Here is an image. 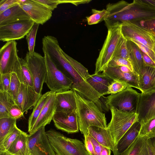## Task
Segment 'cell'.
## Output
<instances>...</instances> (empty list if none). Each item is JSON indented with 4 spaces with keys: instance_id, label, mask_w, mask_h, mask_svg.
I'll return each instance as SVG.
<instances>
[{
    "instance_id": "48",
    "label": "cell",
    "mask_w": 155,
    "mask_h": 155,
    "mask_svg": "<svg viewBox=\"0 0 155 155\" xmlns=\"http://www.w3.org/2000/svg\"><path fill=\"white\" fill-rule=\"evenodd\" d=\"M143 62L145 66L155 68V63L147 55L141 51Z\"/></svg>"
},
{
    "instance_id": "11",
    "label": "cell",
    "mask_w": 155,
    "mask_h": 155,
    "mask_svg": "<svg viewBox=\"0 0 155 155\" xmlns=\"http://www.w3.org/2000/svg\"><path fill=\"white\" fill-rule=\"evenodd\" d=\"M35 23L30 20L0 25V40L7 42L23 38Z\"/></svg>"
},
{
    "instance_id": "31",
    "label": "cell",
    "mask_w": 155,
    "mask_h": 155,
    "mask_svg": "<svg viewBox=\"0 0 155 155\" xmlns=\"http://www.w3.org/2000/svg\"><path fill=\"white\" fill-rule=\"evenodd\" d=\"M16 120L11 117L0 118V143L17 126Z\"/></svg>"
},
{
    "instance_id": "22",
    "label": "cell",
    "mask_w": 155,
    "mask_h": 155,
    "mask_svg": "<svg viewBox=\"0 0 155 155\" xmlns=\"http://www.w3.org/2000/svg\"><path fill=\"white\" fill-rule=\"evenodd\" d=\"M139 83L141 93L155 92V68L145 66L139 76Z\"/></svg>"
},
{
    "instance_id": "6",
    "label": "cell",
    "mask_w": 155,
    "mask_h": 155,
    "mask_svg": "<svg viewBox=\"0 0 155 155\" xmlns=\"http://www.w3.org/2000/svg\"><path fill=\"white\" fill-rule=\"evenodd\" d=\"M140 94L132 87H128L106 97L105 105L110 110L114 109L123 111L136 112Z\"/></svg>"
},
{
    "instance_id": "45",
    "label": "cell",
    "mask_w": 155,
    "mask_h": 155,
    "mask_svg": "<svg viewBox=\"0 0 155 155\" xmlns=\"http://www.w3.org/2000/svg\"><path fill=\"white\" fill-rule=\"evenodd\" d=\"M9 115L10 117L17 120L23 116L24 113L17 105L15 104L10 109Z\"/></svg>"
},
{
    "instance_id": "13",
    "label": "cell",
    "mask_w": 155,
    "mask_h": 155,
    "mask_svg": "<svg viewBox=\"0 0 155 155\" xmlns=\"http://www.w3.org/2000/svg\"><path fill=\"white\" fill-rule=\"evenodd\" d=\"M35 23L43 25L52 16V11L35 0H27L19 5Z\"/></svg>"
},
{
    "instance_id": "19",
    "label": "cell",
    "mask_w": 155,
    "mask_h": 155,
    "mask_svg": "<svg viewBox=\"0 0 155 155\" xmlns=\"http://www.w3.org/2000/svg\"><path fill=\"white\" fill-rule=\"evenodd\" d=\"M102 74L113 80L124 82L140 91L137 76L133 73L124 72L117 67H107Z\"/></svg>"
},
{
    "instance_id": "15",
    "label": "cell",
    "mask_w": 155,
    "mask_h": 155,
    "mask_svg": "<svg viewBox=\"0 0 155 155\" xmlns=\"http://www.w3.org/2000/svg\"><path fill=\"white\" fill-rule=\"evenodd\" d=\"M42 95L37 93L34 87L21 83L15 104L24 113L35 105Z\"/></svg>"
},
{
    "instance_id": "4",
    "label": "cell",
    "mask_w": 155,
    "mask_h": 155,
    "mask_svg": "<svg viewBox=\"0 0 155 155\" xmlns=\"http://www.w3.org/2000/svg\"><path fill=\"white\" fill-rule=\"evenodd\" d=\"M106 39L95 64L94 74L103 71L114 57L116 49L122 35L121 25L108 28Z\"/></svg>"
},
{
    "instance_id": "44",
    "label": "cell",
    "mask_w": 155,
    "mask_h": 155,
    "mask_svg": "<svg viewBox=\"0 0 155 155\" xmlns=\"http://www.w3.org/2000/svg\"><path fill=\"white\" fill-rule=\"evenodd\" d=\"M18 4L17 0H1L0 14L6 10Z\"/></svg>"
},
{
    "instance_id": "32",
    "label": "cell",
    "mask_w": 155,
    "mask_h": 155,
    "mask_svg": "<svg viewBox=\"0 0 155 155\" xmlns=\"http://www.w3.org/2000/svg\"><path fill=\"white\" fill-rule=\"evenodd\" d=\"M23 131L18 128L17 126L0 143V155L6 151L12 144L20 135Z\"/></svg>"
},
{
    "instance_id": "20",
    "label": "cell",
    "mask_w": 155,
    "mask_h": 155,
    "mask_svg": "<svg viewBox=\"0 0 155 155\" xmlns=\"http://www.w3.org/2000/svg\"><path fill=\"white\" fill-rule=\"evenodd\" d=\"M56 112H67L76 110V101L73 90H70L56 93Z\"/></svg>"
},
{
    "instance_id": "1",
    "label": "cell",
    "mask_w": 155,
    "mask_h": 155,
    "mask_svg": "<svg viewBox=\"0 0 155 155\" xmlns=\"http://www.w3.org/2000/svg\"><path fill=\"white\" fill-rule=\"evenodd\" d=\"M107 14L104 21L107 28L123 22L148 20L155 18V7L146 0H135L130 3L124 0L106 5Z\"/></svg>"
},
{
    "instance_id": "29",
    "label": "cell",
    "mask_w": 155,
    "mask_h": 155,
    "mask_svg": "<svg viewBox=\"0 0 155 155\" xmlns=\"http://www.w3.org/2000/svg\"><path fill=\"white\" fill-rule=\"evenodd\" d=\"M15 104V102L8 92L0 91V118L10 117V110Z\"/></svg>"
},
{
    "instance_id": "5",
    "label": "cell",
    "mask_w": 155,
    "mask_h": 155,
    "mask_svg": "<svg viewBox=\"0 0 155 155\" xmlns=\"http://www.w3.org/2000/svg\"><path fill=\"white\" fill-rule=\"evenodd\" d=\"M110 121L107 129L117 146L126 132L134 123L139 122L138 114L136 112H129L112 109Z\"/></svg>"
},
{
    "instance_id": "25",
    "label": "cell",
    "mask_w": 155,
    "mask_h": 155,
    "mask_svg": "<svg viewBox=\"0 0 155 155\" xmlns=\"http://www.w3.org/2000/svg\"><path fill=\"white\" fill-rule=\"evenodd\" d=\"M127 45L130 56L129 61L133 66L139 80V76L145 66L141 50L132 41L127 40Z\"/></svg>"
},
{
    "instance_id": "14",
    "label": "cell",
    "mask_w": 155,
    "mask_h": 155,
    "mask_svg": "<svg viewBox=\"0 0 155 155\" xmlns=\"http://www.w3.org/2000/svg\"><path fill=\"white\" fill-rule=\"evenodd\" d=\"M52 120L56 128L68 134L78 133L79 129L76 110L70 112H56Z\"/></svg>"
},
{
    "instance_id": "7",
    "label": "cell",
    "mask_w": 155,
    "mask_h": 155,
    "mask_svg": "<svg viewBox=\"0 0 155 155\" xmlns=\"http://www.w3.org/2000/svg\"><path fill=\"white\" fill-rule=\"evenodd\" d=\"M17 42L12 41L6 43L0 49V74L15 73L20 81L21 68L18 56Z\"/></svg>"
},
{
    "instance_id": "3",
    "label": "cell",
    "mask_w": 155,
    "mask_h": 155,
    "mask_svg": "<svg viewBox=\"0 0 155 155\" xmlns=\"http://www.w3.org/2000/svg\"><path fill=\"white\" fill-rule=\"evenodd\" d=\"M46 132L56 155H90L84 144L80 140L66 137L52 129Z\"/></svg>"
},
{
    "instance_id": "2",
    "label": "cell",
    "mask_w": 155,
    "mask_h": 155,
    "mask_svg": "<svg viewBox=\"0 0 155 155\" xmlns=\"http://www.w3.org/2000/svg\"><path fill=\"white\" fill-rule=\"evenodd\" d=\"M79 130L84 137L88 135V128L94 126L107 128L105 114L92 101L74 91Z\"/></svg>"
},
{
    "instance_id": "12",
    "label": "cell",
    "mask_w": 155,
    "mask_h": 155,
    "mask_svg": "<svg viewBox=\"0 0 155 155\" xmlns=\"http://www.w3.org/2000/svg\"><path fill=\"white\" fill-rule=\"evenodd\" d=\"M46 132L45 126H43L34 134L29 135V155H56Z\"/></svg>"
},
{
    "instance_id": "28",
    "label": "cell",
    "mask_w": 155,
    "mask_h": 155,
    "mask_svg": "<svg viewBox=\"0 0 155 155\" xmlns=\"http://www.w3.org/2000/svg\"><path fill=\"white\" fill-rule=\"evenodd\" d=\"M53 91H48L42 95L34 106L33 111L30 116L28 123V132L31 133L33 127L43 107Z\"/></svg>"
},
{
    "instance_id": "10",
    "label": "cell",
    "mask_w": 155,
    "mask_h": 155,
    "mask_svg": "<svg viewBox=\"0 0 155 155\" xmlns=\"http://www.w3.org/2000/svg\"><path fill=\"white\" fill-rule=\"evenodd\" d=\"M121 30L127 40H134L151 49L155 53V35L151 31L130 21L123 22Z\"/></svg>"
},
{
    "instance_id": "21",
    "label": "cell",
    "mask_w": 155,
    "mask_h": 155,
    "mask_svg": "<svg viewBox=\"0 0 155 155\" xmlns=\"http://www.w3.org/2000/svg\"><path fill=\"white\" fill-rule=\"evenodd\" d=\"M30 20L28 14L18 4L0 14V25Z\"/></svg>"
},
{
    "instance_id": "26",
    "label": "cell",
    "mask_w": 155,
    "mask_h": 155,
    "mask_svg": "<svg viewBox=\"0 0 155 155\" xmlns=\"http://www.w3.org/2000/svg\"><path fill=\"white\" fill-rule=\"evenodd\" d=\"M140 127L139 122L134 123L126 132L117 145V155L125 150L138 135Z\"/></svg>"
},
{
    "instance_id": "46",
    "label": "cell",
    "mask_w": 155,
    "mask_h": 155,
    "mask_svg": "<svg viewBox=\"0 0 155 155\" xmlns=\"http://www.w3.org/2000/svg\"><path fill=\"white\" fill-rule=\"evenodd\" d=\"M84 137V144L87 152L90 155H95L94 146L89 135Z\"/></svg>"
},
{
    "instance_id": "9",
    "label": "cell",
    "mask_w": 155,
    "mask_h": 155,
    "mask_svg": "<svg viewBox=\"0 0 155 155\" xmlns=\"http://www.w3.org/2000/svg\"><path fill=\"white\" fill-rule=\"evenodd\" d=\"M24 59L32 78L34 88L37 93L41 95L43 85L47 76L45 58L36 52L31 55L28 52Z\"/></svg>"
},
{
    "instance_id": "8",
    "label": "cell",
    "mask_w": 155,
    "mask_h": 155,
    "mask_svg": "<svg viewBox=\"0 0 155 155\" xmlns=\"http://www.w3.org/2000/svg\"><path fill=\"white\" fill-rule=\"evenodd\" d=\"M44 53L47 71L45 83L51 91L57 93L71 90V79L58 68L47 54Z\"/></svg>"
},
{
    "instance_id": "27",
    "label": "cell",
    "mask_w": 155,
    "mask_h": 155,
    "mask_svg": "<svg viewBox=\"0 0 155 155\" xmlns=\"http://www.w3.org/2000/svg\"><path fill=\"white\" fill-rule=\"evenodd\" d=\"M119 155H149L147 139L138 136Z\"/></svg>"
},
{
    "instance_id": "39",
    "label": "cell",
    "mask_w": 155,
    "mask_h": 155,
    "mask_svg": "<svg viewBox=\"0 0 155 155\" xmlns=\"http://www.w3.org/2000/svg\"><path fill=\"white\" fill-rule=\"evenodd\" d=\"M128 87H131L125 83L114 80L110 85L106 94H114L120 92Z\"/></svg>"
},
{
    "instance_id": "36",
    "label": "cell",
    "mask_w": 155,
    "mask_h": 155,
    "mask_svg": "<svg viewBox=\"0 0 155 155\" xmlns=\"http://www.w3.org/2000/svg\"><path fill=\"white\" fill-rule=\"evenodd\" d=\"M39 25L35 23L26 36L28 45V52L31 55H33L35 52L34 49L36 37Z\"/></svg>"
},
{
    "instance_id": "40",
    "label": "cell",
    "mask_w": 155,
    "mask_h": 155,
    "mask_svg": "<svg viewBox=\"0 0 155 155\" xmlns=\"http://www.w3.org/2000/svg\"><path fill=\"white\" fill-rule=\"evenodd\" d=\"M0 91L8 92L11 81V73L0 74Z\"/></svg>"
},
{
    "instance_id": "16",
    "label": "cell",
    "mask_w": 155,
    "mask_h": 155,
    "mask_svg": "<svg viewBox=\"0 0 155 155\" xmlns=\"http://www.w3.org/2000/svg\"><path fill=\"white\" fill-rule=\"evenodd\" d=\"M136 112L138 114L139 122L155 117V92L145 94L140 93Z\"/></svg>"
},
{
    "instance_id": "43",
    "label": "cell",
    "mask_w": 155,
    "mask_h": 155,
    "mask_svg": "<svg viewBox=\"0 0 155 155\" xmlns=\"http://www.w3.org/2000/svg\"><path fill=\"white\" fill-rule=\"evenodd\" d=\"M128 41L135 43L141 51L149 56L155 63V53L151 49L134 40L130 39Z\"/></svg>"
},
{
    "instance_id": "38",
    "label": "cell",
    "mask_w": 155,
    "mask_h": 155,
    "mask_svg": "<svg viewBox=\"0 0 155 155\" xmlns=\"http://www.w3.org/2000/svg\"><path fill=\"white\" fill-rule=\"evenodd\" d=\"M121 66H125L128 67L133 74L137 75L131 62L130 61L126 59L114 57L107 65V67H111Z\"/></svg>"
},
{
    "instance_id": "42",
    "label": "cell",
    "mask_w": 155,
    "mask_h": 155,
    "mask_svg": "<svg viewBox=\"0 0 155 155\" xmlns=\"http://www.w3.org/2000/svg\"><path fill=\"white\" fill-rule=\"evenodd\" d=\"M52 11L60 4L64 3V0H35Z\"/></svg>"
},
{
    "instance_id": "18",
    "label": "cell",
    "mask_w": 155,
    "mask_h": 155,
    "mask_svg": "<svg viewBox=\"0 0 155 155\" xmlns=\"http://www.w3.org/2000/svg\"><path fill=\"white\" fill-rule=\"evenodd\" d=\"M88 134L93 137L102 146L110 148L114 155H117V146L107 128L91 126L88 129Z\"/></svg>"
},
{
    "instance_id": "24",
    "label": "cell",
    "mask_w": 155,
    "mask_h": 155,
    "mask_svg": "<svg viewBox=\"0 0 155 155\" xmlns=\"http://www.w3.org/2000/svg\"><path fill=\"white\" fill-rule=\"evenodd\" d=\"M87 80L95 91L103 96L106 94L110 85L114 80L99 73L90 75Z\"/></svg>"
},
{
    "instance_id": "34",
    "label": "cell",
    "mask_w": 155,
    "mask_h": 155,
    "mask_svg": "<svg viewBox=\"0 0 155 155\" xmlns=\"http://www.w3.org/2000/svg\"><path fill=\"white\" fill-rule=\"evenodd\" d=\"M20 60L21 68V78L20 81L21 83L34 87L32 78L27 67L24 58H20Z\"/></svg>"
},
{
    "instance_id": "37",
    "label": "cell",
    "mask_w": 155,
    "mask_h": 155,
    "mask_svg": "<svg viewBox=\"0 0 155 155\" xmlns=\"http://www.w3.org/2000/svg\"><path fill=\"white\" fill-rule=\"evenodd\" d=\"M92 14L89 16L86 17L88 25L96 24L104 20V18L107 14L106 9L97 10L92 9Z\"/></svg>"
},
{
    "instance_id": "17",
    "label": "cell",
    "mask_w": 155,
    "mask_h": 155,
    "mask_svg": "<svg viewBox=\"0 0 155 155\" xmlns=\"http://www.w3.org/2000/svg\"><path fill=\"white\" fill-rule=\"evenodd\" d=\"M56 92H52L43 107L29 135H31L43 126L49 124L56 112Z\"/></svg>"
},
{
    "instance_id": "41",
    "label": "cell",
    "mask_w": 155,
    "mask_h": 155,
    "mask_svg": "<svg viewBox=\"0 0 155 155\" xmlns=\"http://www.w3.org/2000/svg\"><path fill=\"white\" fill-rule=\"evenodd\" d=\"M131 22L151 31L155 35V18L148 20H140Z\"/></svg>"
},
{
    "instance_id": "33",
    "label": "cell",
    "mask_w": 155,
    "mask_h": 155,
    "mask_svg": "<svg viewBox=\"0 0 155 155\" xmlns=\"http://www.w3.org/2000/svg\"><path fill=\"white\" fill-rule=\"evenodd\" d=\"M21 84L17 74L14 72L12 73L11 81L8 92L15 102L19 92Z\"/></svg>"
},
{
    "instance_id": "51",
    "label": "cell",
    "mask_w": 155,
    "mask_h": 155,
    "mask_svg": "<svg viewBox=\"0 0 155 155\" xmlns=\"http://www.w3.org/2000/svg\"><path fill=\"white\" fill-rule=\"evenodd\" d=\"M121 71L125 73H133L130 69L127 67L125 66H121L117 67Z\"/></svg>"
},
{
    "instance_id": "50",
    "label": "cell",
    "mask_w": 155,
    "mask_h": 155,
    "mask_svg": "<svg viewBox=\"0 0 155 155\" xmlns=\"http://www.w3.org/2000/svg\"><path fill=\"white\" fill-rule=\"evenodd\" d=\"M111 151L110 148L103 147L101 155H110Z\"/></svg>"
},
{
    "instance_id": "30",
    "label": "cell",
    "mask_w": 155,
    "mask_h": 155,
    "mask_svg": "<svg viewBox=\"0 0 155 155\" xmlns=\"http://www.w3.org/2000/svg\"><path fill=\"white\" fill-rule=\"evenodd\" d=\"M139 122V137L147 139L155 137V117Z\"/></svg>"
},
{
    "instance_id": "49",
    "label": "cell",
    "mask_w": 155,
    "mask_h": 155,
    "mask_svg": "<svg viewBox=\"0 0 155 155\" xmlns=\"http://www.w3.org/2000/svg\"><path fill=\"white\" fill-rule=\"evenodd\" d=\"M93 143L95 155H101L103 146L100 144L93 137L89 135Z\"/></svg>"
},
{
    "instance_id": "35",
    "label": "cell",
    "mask_w": 155,
    "mask_h": 155,
    "mask_svg": "<svg viewBox=\"0 0 155 155\" xmlns=\"http://www.w3.org/2000/svg\"><path fill=\"white\" fill-rule=\"evenodd\" d=\"M127 41L122 35L117 46L114 57L122 58L129 61L130 56L127 45Z\"/></svg>"
},
{
    "instance_id": "47",
    "label": "cell",
    "mask_w": 155,
    "mask_h": 155,
    "mask_svg": "<svg viewBox=\"0 0 155 155\" xmlns=\"http://www.w3.org/2000/svg\"><path fill=\"white\" fill-rule=\"evenodd\" d=\"M149 155H155V137L147 139Z\"/></svg>"
},
{
    "instance_id": "23",
    "label": "cell",
    "mask_w": 155,
    "mask_h": 155,
    "mask_svg": "<svg viewBox=\"0 0 155 155\" xmlns=\"http://www.w3.org/2000/svg\"><path fill=\"white\" fill-rule=\"evenodd\" d=\"M29 134L23 131L12 144L8 150L0 155H29Z\"/></svg>"
}]
</instances>
